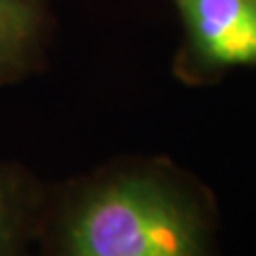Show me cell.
Masks as SVG:
<instances>
[{
  "label": "cell",
  "instance_id": "obj_4",
  "mask_svg": "<svg viewBox=\"0 0 256 256\" xmlns=\"http://www.w3.org/2000/svg\"><path fill=\"white\" fill-rule=\"evenodd\" d=\"M34 201L26 182L0 164V256H26Z\"/></svg>",
  "mask_w": 256,
  "mask_h": 256
},
{
  "label": "cell",
  "instance_id": "obj_1",
  "mask_svg": "<svg viewBox=\"0 0 256 256\" xmlns=\"http://www.w3.org/2000/svg\"><path fill=\"white\" fill-rule=\"evenodd\" d=\"M47 256H220L216 201L169 160L109 164L56 201Z\"/></svg>",
  "mask_w": 256,
  "mask_h": 256
},
{
  "label": "cell",
  "instance_id": "obj_3",
  "mask_svg": "<svg viewBox=\"0 0 256 256\" xmlns=\"http://www.w3.org/2000/svg\"><path fill=\"white\" fill-rule=\"evenodd\" d=\"M47 26L45 0H0V84L34 66Z\"/></svg>",
  "mask_w": 256,
  "mask_h": 256
},
{
  "label": "cell",
  "instance_id": "obj_2",
  "mask_svg": "<svg viewBox=\"0 0 256 256\" xmlns=\"http://www.w3.org/2000/svg\"><path fill=\"white\" fill-rule=\"evenodd\" d=\"M184 38L173 73L212 86L235 68H256V0H173Z\"/></svg>",
  "mask_w": 256,
  "mask_h": 256
}]
</instances>
